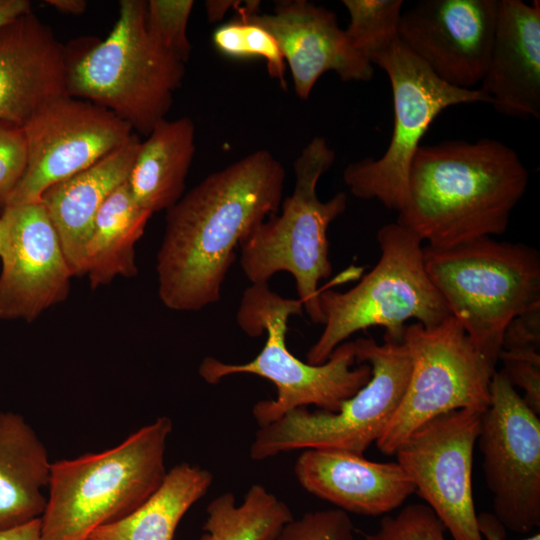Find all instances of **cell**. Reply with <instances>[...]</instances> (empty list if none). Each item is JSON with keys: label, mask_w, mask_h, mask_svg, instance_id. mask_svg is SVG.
Instances as JSON below:
<instances>
[{"label": "cell", "mask_w": 540, "mask_h": 540, "mask_svg": "<svg viewBox=\"0 0 540 540\" xmlns=\"http://www.w3.org/2000/svg\"><path fill=\"white\" fill-rule=\"evenodd\" d=\"M22 127L27 167L1 208L39 202L49 187L90 167L136 134L107 109L69 95L47 102Z\"/></svg>", "instance_id": "4fadbf2b"}, {"label": "cell", "mask_w": 540, "mask_h": 540, "mask_svg": "<svg viewBox=\"0 0 540 540\" xmlns=\"http://www.w3.org/2000/svg\"><path fill=\"white\" fill-rule=\"evenodd\" d=\"M502 372L514 387L523 390L525 403L540 415V349L501 350Z\"/></svg>", "instance_id": "1f68e13d"}, {"label": "cell", "mask_w": 540, "mask_h": 540, "mask_svg": "<svg viewBox=\"0 0 540 540\" xmlns=\"http://www.w3.org/2000/svg\"><path fill=\"white\" fill-rule=\"evenodd\" d=\"M479 88L494 109L540 118V2L499 0L486 73Z\"/></svg>", "instance_id": "ffe728a7"}, {"label": "cell", "mask_w": 540, "mask_h": 540, "mask_svg": "<svg viewBox=\"0 0 540 540\" xmlns=\"http://www.w3.org/2000/svg\"><path fill=\"white\" fill-rule=\"evenodd\" d=\"M286 173L258 149L209 174L168 210L156 257L158 295L169 309L217 303L236 248L282 203Z\"/></svg>", "instance_id": "6da1fadb"}, {"label": "cell", "mask_w": 540, "mask_h": 540, "mask_svg": "<svg viewBox=\"0 0 540 540\" xmlns=\"http://www.w3.org/2000/svg\"><path fill=\"white\" fill-rule=\"evenodd\" d=\"M4 237H5V227H4V221L0 214V254L2 251L3 243H4Z\"/></svg>", "instance_id": "ab89813d"}, {"label": "cell", "mask_w": 540, "mask_h": 540, "mask_svg": "<svg viewBox=\"0 0 540 540\" xmlns=\"http://www.w3.org/2000/svg\"><path fill=\"white\" fill-rule=\"evenodd\" d=\"M445 527L425 503H412L395 516H384L364 540H446Z\"/></svg>", "instance_id": "f546056e"}, {"label": "cell", "mask_w": 540, "mask_h": 540, "mask_svg": "<svg viewBox=\"0 0 540 540\" xmlns=\"http://www.w3.org/2000/svg\"><path fill=\"white\" fill-rule=\"evenodd\" d=\"M402 342L410 352L412 370L405 394L376 442L387 455H394L416 429L435 417L465 408L485 411L496 371L451 315L433 327L406 325Z\"/></svg>", "instance_id": "8fae6325"}, {"label": "cell", "mask_w": 540, "mask_h": 540, "mask_svg": "<svg viewBox=\"0 0 540 540\" xmlns=\"http://www.w3.org/2000/svg\"><path fill=\"white\" fill-rule=\"evenodd\" d=\"M531 347L540 349V303L513 318L502 338L501 350Z\"/></svg>", "instance_id": "836d02e7"}, {"label": "cell", "mask_w": 540, "mask_h": 540, "mask_svg": "<svg viewBox=\"0 0 540 540\" xmlns=\"http://www.w3.org/2000/svg\"><path fill=\"white\" fill-rule=\"evenodd\" d=\"M376 237L380 258L357 285L345 292L322 288L324 328L307 363L323 364L337 346L370 327L384 328L385 341L401 342L406 321L433 327L450 316L426 271L420 237L397 221L382 226Z\"/></svg>", "instance_id": "5b68a950"}, {"label": "cell", "mask_w": 540, "mask_h": 540, "mask_svg": "<svg viewBox=\"0 0 540 540\" xmlns=\"http://www.w3.org/2000/svg\"><path fill=\"white\" fill-rule=\"evenodd\" d=\"M51 464L45 445L24 417L0 412V529L41 518Z\"/></svg>", "instance_id": "7402d4cb"}, {"label": "cell", "mask_w": 540, "mask_h": 540, "mask_svg": "<svg viewBox=\"0 0 540 540\" xmlns=\"http://www.w3.org/2000/svg\"><path fill=\"white\" fill-rule=\"evenodd\" d=\"M173 429L167 416L141 427L117 446L51 464L42 540H88L146 501L167 470L165 451Z\"/></svg>", "instance_id": "277c9868"}, {"label": "cell", "mask_w": 540, "mask_h": 540, "mask_svg": "<svg viewBox=\"0 0 540 540\" xmlns=\"http://www.w3.org/2000/svg\"><path fill=\"white\" fill-rule=\"evenodd\" d=\"M259 1L242 2L237 16L266 29L278 42L296 95L307 100L317 80L335 72L342 81H369L372 63L350 44L336 14L307 0H281L271 13Z\"/></svg>", "instance_id": "e0dca14e"}, {"label": "cell", "mask_w": 540, "mask_h": 540, "mask_svg": "<svg viewBox=\"0 0 540 540\" xmlns=\"http://www.w3.org/2000/svg\"><path fill=\"white\" fill-rule=\"evenodd\" d=\"M493 515L505 529L526 534L540 526V419L502 371L477 438Z\"/></svg>", "instance_id": "7c38bea8"}, {"label": "cell", "mask_w": 540, "mask_h": 540, "mask_svg": "<svg viewBox=\"0 0 540 540\" xmlns=\"http://www.w3.org/2000/svg\"><path fill=\"white\" fill-rule=\"evenodd\" d=\"M70 57L32 11L0 27V121L23 126L68 94Z\"/></svg>", "instance_id": "ac0fdd59"}, {"label": "cell", "mask_w": 540, "mask_h": 540, "mask_svg": "<svg viewBox=\"0 0 540 540\" xmlns=\"http://www.w3.org/2000/svg\"><path fill=\"white\" fill-rule=\"evenodd\" d=\"M276 540H355L354 526L340 509L318 510L293 518Z\"/></svg>", "instance_id": "4dcf8cb0"}, {"label": "cell", "mask_w": 540, "mask_h": 540, "mask_svg": "<svg viewBox=\"0 0 540 540\" xmlns=\"http://www.w3.org/2000/svg\"><path fill=\"white\" fill-rule=\"evenodd\" d=\"M483 412L465 408L435 417L394 454L452 540H484L472 489L473 451Z\"/></svg>", "instance_id": "5bb4252c"}, {"label": "cell", "mask_w": 540, "mask_h": 540, "mask_svg": "<svg viewBox=\"0 0 540 540\" xmlns=\"http://www.w3.org/2000/svg\"><path fill=\"white\" fill-rule=\"evenodd\" d=\"M242 1L233 0H208L204 3L207 19L209 22L220 21L230 10H236Z\"/></svg>", "instance_id": "74e56055"}, {"label": "cell", "mask_w": 540, "mask_h": 540, "mask_svg": "<svg viewBox=\"0 0 540 540\" xmlns=\"http://www.w3.org/2000/svg\"><path fill=\"white\" fill-rule=\"evenodd\" d=\"M145 0H121L105 39L70 60L69 96L95 103L147 136L165 119L185 64L162 49L146 28Z\"/></svg>", "instance_id": "ba28073f"}, {"label": "cell", "mask_w": 540, "mask_h": 540, "mask_svg": "<svg viewBox=\"0 0 540 540\" xmlns=\"http://www.w3.org/2000/svg\"><path fill=\"white\" fill-rule=\"evenodd\" d=\"M342 3L350 18L345 34L352 47L369 61L375 52L398 38L402 0H343Z\"/></svg>", "instance_id": "83f0119b"}, {"label": "cell", "mask_w": 540, "mask_h": 540, "mask_svg": "<svg viewBox=\"0 0 540 540\" xmlns=\"http://www.w3.org/2000/svg\"><path fill=\"white\" fill-rule=\"evenodd\" d=\"M212 473L180 463L167 471L156 491L123 518L98 527L90 540H173L186 512L209 490Z\"/></svg>", "instance_id": "cb8c5ba5"}, {"label": "cell", "mask_w": 540, "mask_h": 540, "mask_svg": "<svg viewBox=\"0 0 540 540\" xmlns=\"http://www.w3.org/2000/svg\"><path fill=\"white\" fill-rule=\"evenodd\" d=\"M370 61L387 74L391 84L392 136L381 157L348 164L343 180L355 197L374 199L400 212L411 163L435 118L450 106L490 103V99L479 88H457L439 79L399 38L375 52Z\"/></svg>", "instance_id": "30bf717a"}, {"label": "cell", "mask_w": 540, "mask_h": 540, "mask_svg": "<svg viewBox=\"0 0 540 540\" xmlns=\"http://www.w3.org/2000/svg\"><path fill=\"white\" fill-rule=\"evenodd\" d=\"M140 142L135 134L90 167L49 187L40 198L74 276L84 274L85 248L97 213L127 182Z\"/></svg>", "instance_id": "44dd1931"}, {"label": "cell", "mask_w": 540, "mask_h": 540, "mask_svg": "<svg viewBox=\"0 0 540 540\" xmlns=\"http://www.w3.org/2000/svg\"><path fill=\"white\" fill-rule=\"evenodd\" d=\"M499 0H422L402 11L399 40L439 79L475 89L488 67Z\"/></svg>", "instance_id": "9a60e30c"}, {"label": "cell", "mask_w": 540, "mask_h": 540, "mask_svg": "<svg viewBox=\"0 0 540 540\" xmlns=\"http://www.w3.org/2000/svg\"><path fill=\"white\" fill-rule=\"evenodd\" d=\"M152 215L135 201L128 183L118 187L97 213L85 248L84 275L92 289L138 269L135 246Z\"/></svg>", "instance_id": "d4e9b609"}, {"label": "cell", "mask_w": 540, "mask_h": 540, "mask_svg": "<svg viewBox=\"0 0 540 540\" xmlns=\"http://www.w3.org/2000/svg\"><path fill=\"white\" fill-rule=\"evenodd\" d=\"M294 474L307 492L346 513L383 515L415 493L397 462H374L344 450H303Z\"/></svg>", "instance_id": "d6986e66"}, {"label": "cell", "mask_w": 540, "mask_h": 540, "mask_svg": "<svg viewBox=\"0 0 540 540\" xmlns=\"http://www.w3.org/2000/svg\"><path fill=\"white\" fill-rule=\"evenodd\" d=\"M31 11L29 0H0V27Z\"/></svg>", "instance_id": "8d00e7d4"}, {"label": "cell", "mask_w": 540, "mask_h": 540, "mask_svg": "<svg viewBox=\"0 0 540 540\" xmlns=\"http://www.w3.org/2000/svg\"><path fill=\"white\" fill-rule=\"evenodd\" d=\"M424 263L450 315L496 366L507 325L540 303L538 251L482 237L450 248L424 246Z\"/></svg>", "instance_id": "8992f818"}, {"label": "cell", "mask_w": 540, "mask_h": 540, "mask_svg": "<svg viewBox=\"0 0 540 540\" xmlns=\"http://www.w3.org/2000/svg\"><path fill=\"white\" fill-rule=\"evenodd\" d=\"M299 299L284 298L268 284H252L243 293L237 311L238 326L248 336L266 334L260 353L243 364H229L205 357L198 369L208 384H217L234 374H252L271 381L277 391L274 399L261 400L252 408L259 427L266 426L288 412L310 405L319 410L337 412L342 403L355 395L371 378L368 364L356 363L354 341L337 346L320 365L297 358L286 344L288 320L301 315Z\"/></svg>", "instance_id": "3957f363"}, {"label": "cell", "mask_w": 540, "mask_h": 540, "mask_svg": "<svg viewBox=\"0 0 540 540\" xmlns=\"http://www.w3.org/2000/svg\"><path fill=\"white\" fill-rule=\"evenodd\" d=\"M195 150L192 119L157 123L140 142L127 180L138 205L151 215L173 206L184 194Z\"/></svg>", "instance_id": "603a6c76"}, {"label": "cell", "mask_w": 540, "mask_h": 540, "mask_svg": "<svg viewBox=\"0 0 540 540\" xmlns=\"http://www.w3.org/2000/svg\"><path fill=\"white\" fill-rule=\"evenodd\" d=\"M478 526L484 540H506V529L493 513L482 512L478 515ZM520 540H540V534Z\"/></svg>", "instance_id": "e575fe53"}, {"label": "cell", "mask_w": 540, "mask_h": 540, "mask_svg": "<svg viewBox=\"0 0 540 540\" xmlns=\"http://www.w3.org/2000/svg\"><path fill=\"white\" fill-rule=\"evenodd\" d=\"M0 540H42L41 519L6 529H0Z\"/></svg>", "instance_id": "d590c367"}, {"label": "cell", "mask_w": 540, "mask_h": 540, "mask_svg": "<svg viewBox=\"0 0 540 540\" xmlns=\"http://www.w3.org/2000/svg\"><path fill=\"white\" fill-rule=\"evenodd\" d=\"M528 182L520 157L501 141L421 145L397 222L439 249L500 235Z\"/></svg>", "instance_id": "7a4b0ae2"}, {"label": "cell", "mask_w": 540, "mask_h": 540, "mask_svg": "<svg viewBox=\"0 0 540 540\" xmlns=\"http://www.w3.org/2000/svg\"><path fill=\"white\" fill-rule=\"evenodd\" d=\"M356 363L368 364L371 378L337 412L297 408L259 427L250 447L253 460L284 452L336 449L363 455L382 436L408 385L412 358L401 342L354 341Z\"/></svg>", "instance_id": "9c48e42d"}, {"label": "cell", "mask_w": 540, "mask_h": 540, "mask_svg": "<svg viewBox=\"0 0 540 540\" xmlns=\"http://www.w3.org/2000/svg\"><path fill=\"white\" fill-rule=\"evenodd\" d=\"M212 43L221 55L228 58L264 59L269 76L276 79L283 89L287 88L284 56L276 39L263 27L236 16L215 29Z\"/></svg>", "instance_id": "4316f807"}, {"label": "cell", "mask_w": 540, "mask_h": 540, "mask_svg": "<svg viewBox=\"0 0 540 540\" xmlns=\"http://www.w3.org/2000/svg\"><path fill=\"white\" fill-rule=\"evenodd\" d=\"M88 540H90V539H88Z\"/></svg>", "instance_id": "60d3db41"}, {"label": "cell", "mask_w": 540, "mask_h": 540, "mask_svg": "<svg viewBox=\"0 0 540 540\" xmlns=\"http://www.w3.org/2000/svg\"><path fill=\"white\" fill-rule=\"evenodd\" d=\"M0 319H37L64 301L74 276L58 234L40 202L2 208Z\"/></svg>", "instance_id": "2e32d148"}, {"label": "cell", "mask_w": 540, "mask_h": 540, "mask_svg": "<svg viewBox=\"0 0 540 540\" xmlns=\"http://www.w3.org/2000/svg\"><path fill=\"white\" fill-rule=\"evenodd\" d=\"M27 139L22 126L0 121V204L25 173Z\"/></svg>", "instance_id": "d6a6232c"}, {"label": "cell", "mask_w": 540, "mask_h": 540, "mask_svg": "<svg viewBox=\"0 0 540 540\" xmlns=\"http://www.w3.org/2000/svg\"><path fill=\"white\" fill-rule=\"evenodd\" d=\"M335 158L325 138L311 139L293 163L295 183L281 212L269 216L239 246L240 265L251 284H268L276 273L288 272L304 310L320 325L319 283L332 273L327 232L347 207L344 192L327 201L317 195L318 181Z\"/></svg>", "instance_id": "52a82bcc"}, {"label": "cell", "mask_w": 540, "mask_h": 540, "mask_svg": "<svg viewBox=\"0 0 540 540\" xmlns=\"http://www.w3.org/2000/svg\"><path fill=\"white\" fill-rule=\"evenodd\" d=\"M45 3L55 10L68 15H81L87 8L85 0H46Z\"/></svg>", "instance_id": "f35d334b"}, {"label": "cell", "mask_w": 540, "mask_h": 540, "mask_svg": "<svg viewBox=\"0 0 540 540\" xmlns=\"http://www.w3.org/2000/svg\"><path fill=\"white\" fill-rule=\"evenodd\" d=\"M206 512L199 540H276L294 518L288 505L260 484L252 485L240 504L231 492L218 495Z\"/></svg>", "instance_id": "484cf974"}, {"label": "cell", "mask_w": 540, "mask_h": 540, "mask_svg": "<svg viewBox=\"0 0 540 540\" xmlns=\"http://www.w3.org/2000/svg\"><path fill=\"white\" fill-rule=\"evenodd\" d=\"M193 0H149L146 28L151 39L184 64L191 54L187 35Z\"/></svg>", "instance_id": "f1b7e54d"}]
</instances>
